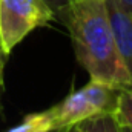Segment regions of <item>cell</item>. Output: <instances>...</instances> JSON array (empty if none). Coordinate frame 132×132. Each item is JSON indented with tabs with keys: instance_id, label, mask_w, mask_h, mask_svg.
<instances>
[{
	"instance_id": "obj_9",
	"label": "cell",
	"mask_w": 132,
	"mask_h": 132,
	"mask_svg": "<svg viewBox=\"0 0 132 132\" xmlns=\"http://www.w3.org/2000/svg\"><path fill=\"white\" fill-rule=\"evenodd\" d=\"M6 59H8V55H6L5 51H3L2 40H0V72H2V74H3V68H5V63H6Z\"/></svg>"
},
{
	"instance_id": "obj_11",
	"label": "cell",
	"mask_w": 132,
	"mask_h": 132,
	"mask_svg": "<svg viewBox=\"0 0 132 132\" xmlns=\"http://www.w3.org/2000/svg\"><path fill=\"white\" fill-rule=\"evenodd\" d=\"M121 132H132L131 129H126V128H121Z\"/></svg>"
},
{
	"instance_id": "obj_3",
	"label": "cell",
	"mask_w": 132,
	"mask_h": 132,
	"mask_svg": "<svg viewBox=\"0 0 132 132\" xmlns=\"http://www.w3.org/2000/svg\"><path fill=\"white\" fill-rule=\"evenodd\" d=\"M55 20L43 0H0V40L6 55L34 29Z\"/></svg>"
},
{
	"instance_id": "obj_4",
	"label": "cell",
	"mask_w": 132,
	"mask_h": 132,
	"mask_svg": "<svg viewBox=\"0 0 132 132\" xmlns=\"http://www.w3.org/2000/svg\"><path fill=\"white\" fill-rule=\"evenodd\" d=\"M106 3L115 34L118 52L132 81V17L118 6L115 0H106Z\"/></svg>"
},
{
	"instance_id": "obj_5",
	"label": "cell",
	"mask_w": 132,
	"mask_h": 132,
	"mask_svg": "<svg viewBox=\"0 0 132 132\" xmlns=\"http://www.w3.org/2000/svg\"><path fill=\"white\" fill-rule=\"evenodd\" d=\"M81 132H121V126L117 121L114 112H103L80 123Z\"/></svg>"
},
{
	"instance_id": "obj_8",
	"label": "cell",
	"mask_w": 132,
	"mask_h": 132,
	"mask_svg": "<svg viewBox=\"0 0 132 132\" xmlns=\"http://www.w3.org/2000/svg\"><path fill=\"white\" fill-rule=\"evenodd\" d=\"M115 2L118 3V6H120L121 9H125V11L132 17V0H115Z\"/></svg>"
},
{
	"instance_id": "obj_2",
	"label": "cell",
	"mask_w": 132,
	"mask_h": 132,
	"mask_svg": "<svg viewBox=\"0 0 132 132\" xmlns=\"http://www.w3.org/2000/svg\"><path fill=\"white\" fill-rule=\"evenodd\" d=\"M117 94L118 89L91 80L83 88L69 92L55 106L28 114L19 125L5 132H59L94 115L111 112Z\"/></svg>"
},
{
	"instance_id": "obj_6",
	"label": "cell",
	"mask_w": 132,
	"mask_h": 132,
	"mask_svg": "<svg viewBox=\"0 0 132 132\" xmlns=\"http://www.w3.org/2000/svg\"><path fill=\"white\" fill-rule=\"evenodd\" d=\"M121 128L132 131V89H120L112 109Z\"/></svg>"
},
{
	"instance_id": "obj_1",
	"label": "cell",
	"mask_w": 132,
	"mask_h": 132,
	"mask_svg": "<svg viewBox=\"0 0 132 132\" xmlns=\"http://www.w3.org/2000/svg\"><path fill=\"white\" fill-rule=\"evenodd\" d=\"M80 66L91 80L114 89H132L112 28L106 0H74L66 25Z\"/></svg>"
},
{
	"instance_id": "obj_10",
	"label": "cell",
	"mask_w": 132,
	"mask_h": 132,
	"mask_svg": "<svg viewBox=\"0 0 132 132\" xmlns=\"http://www.w3.org/2000/svg\"><path fill=\"white\" fill-rule=\"evenodd\" d=\"M59 132H81L80 129V125H75V126H71V128H66V129H62Z\"/></svg>"
},
{
	"instance_id": "obj_12",
	"label": "cell",
	"mask_w": 132,
	"mask_h": 132,
	"mask_svg": "<svg viewBox=\"0 0 132 132\" xmlns=\"http://www.w3.org/2000/svg\"><path fill=\"white\" fill-rule=\"evenodd\" d=\"M2 75H3V74H2V72H0V85H2Z\"/></svg>"
},
{
	"instance_id": "obj_7",
	"label": "cell",
	"mask_w": 132,
	"mask_h": 132,
	"mask_svg": "<svg viewBox=\"0 0 132 132\" xmlns=\"http://www.w3.org/2000/svg\"><path fill=\"white\" fill-rule=\"evenodd\" d=\"M49 9L54 12L55 15V20L63 23V25H68L69 22V15H71V6H72V2L74 0H43Z\"/></svg>"
}]
</instances>
